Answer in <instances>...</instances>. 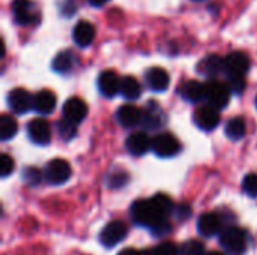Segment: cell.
Here are the masks:
<instances>
[{"mask_svg":"<svg viewBox=\"0 0 257 255\" xmlns=\"http://www.w3.org/2000/svg\"><path fill=\"white\" fill-rule=\"evenodd\" d=\"M126 150L134 156H142L152 147V140L146 132H134L126 138Z\"/></svg>","mask_w":257,"mask_h":255,"instance_id":"9a60e30c","label":"cell"},{"mask_svg":"<svg viewBox=\"0 0 257 255\" xmlns=\"http://www.w3.org/2000/svg\"><path fill=\"white\" fill-rule=\"evenodd\" d=\"M196 2H202V0H196Z\"/></svg>","mask_w":257,"mask_h":255,"instance_id":"ab89813d","label":"cell"},{"mask_svg":"<svg viewBox=\"0 0 257 255\" xmlns=\"http://www.w3.org/2000/svg\"><path fill=\"white\" fill-rule=\"evenodd\" d=\"M167 216L169 213L160 206L155 197H152L151 200H137L131 206L133 221L140 227L149 228L155 237H161L163 234L170 231Z\"/></svg>","mask_w":257,"mask_h":255,"instance_id":"6da1fadb","label":"cell"},{"mask_svg":"<svg viewBox=\"0 0 257 255\" xmlns=\"http://www.w3.org/2000/svg\"><path fill=\"white\" fill-rule=\"evenodd\" d=\"M205 99L209 105L215 107L217 110H223L230 102V89L221 81L209 80L205 84Z\"/></svg>","mask_w":257,"mask_h":255,"instance_id":"3957f363","label":"cell"},{"mask_svg":"<svg viewBox=\"0 0 257 255\" xmlns=\"http://www.w3.org/2000/svg\"><path fill=\"white\" fill-rule=\"evenodd\" d=\"M17 131H18V123L12 116H9V114L0 116V138L3 141L14 138Z\"/></svg>","mask_w":257,"mask_h":255,"instance_id":"484cf974","label":"cell"},{"mask_svg":"<svg viewBox=\"0 0 257 255\" xmlns=\"http://www.w3.org/2000/svg\"><path fill=\"white\" fill-rule=\"evenodd\" d=\"M223 221L217 213H203L197 221V231L205 237H212L221 233Z\"/></svg>","mask_w":257,"mask_h":255,"instance_id":"5bb4252c","label":"cell"},{"mask_svg":"<svg viewBox=\"0 0 257 255\" xmlns=\"http://www.w3.org/2000/svg\"><path fill=\"white\" fill-rule=\"evenodd\" d=\"M74 66V56L71 51H62L59 53L53 60V71L57 74H66Z\"/></svg>","mask_w":257,"mask_h":255,"instance_id":"d4e9b609","label":"cell"},{"mask_svg":"<svg viewBox=\"0 0 257 255\" xmlns=\"http://www.w3.org/2000/svg\"><path fill=\"white\" fill-rule=\"evenodd\" d=\"M8 105L15 114H26L35 107V96L24 89H14L8 95Z\"/></svg>","mask_w":257,"mask_h":255,"instance_id":"30bf717a","label":"cell"},{"mask_svg":"<svg viewBox=\"0 0 257 255\" xmlns=\"http://www.w3.org/2000/svg\"><path fill=\"white\" fill-rule=\"evenodd\" d=\"M27 134L32 143L38 146H47L51 141V129L47 120L33 119L27 123Z\"/></svg>","mask_w":257,"mask_h":255,"instance_id":"8fae6325","label":"cell"},{"mask_svg":"<svg viewBox=\"0 0 257 255\" xmlns=\"http://www.w3.org/2000/svg\"><path fill=\"white\" fill-rule=\"evenodd\" d=\"M14 18L21 26H30L39 21V11L32 0H14Z\"/></svg>","mask_w":257,"mask_h":255,"instance_id":"8992f818","label":"cell"},{"mask_svg":"<svg viewBox=\"0 0 257 255\" xmlns=\"http://www.w3.org/2000/svg\"><path fill=\"white\" fill-rule=\"evenodd\" d=\"M173 213L176 215L178 219H187L191 215V209L187 204H182V206H178Z\"/></svg>","mask_w":257,"mask_h":255,"instance_id":"e575fe53","label":"cell"},{"mask_svg":"<svg viewBox=\"0 0 257 255\" xmlns=\"http://www.w3.org/2000/svg\"><path fill=\"white\" fill-rule=\"evenodd\" d=\"M12 171H14V161L9 155L3 153L0 156V176L8 177Z\"/></svg>","mask_w":257,"mask_h":255,"instance_id":"836d02e7","label":"cell"},{"mask_svg":"<svg viewBox=\"0 0 257 255\" xmlns=\"http://www.w3.org/2000/svg\"><path fill=\"white\" fill-rule=\"evenodd\" d=\"M145 81L148 87L154 92H164L169 87L170 77L163 68H151L145 74Z\"/></svg>","mask_w":257,"mask_h":255,"instance_id":"2e32d148","label":"cell"},{"mask_svg":"<svg viewBox=\"0 0 257 255\" xmlns=\"http://www.w3.org/2000/svg\"><path fill=\"white\" fill-rule=\"evenodd\" d=\"M256 105H257V101H256Z\"/></svg>","mask_w":257,"mask_h":255,"instance_id":"60d3db41","label":"cell"},{"mask_svg":"<svg viewBox=\"0 0 257 255\" xmlns=\"http://www.w3.org/2000/svg\"><path fill=\"white\" fill-rule=\"evenodd\" d=\"M242 189L248 197L257 198V174H247L242 180Z\"/></svg>","mask_w":257,"mask_h":255,"instance_id":"4dcf8cb0","label":"cell"},{"mask_svg":"<svg viewBox=\"0 0 257 255\" xmlns=\"http://www.w3.org/2000/svg\"><path fill=\"white\" fill-rule=\"evenodd\" d=\"M142 125L149 129V131H155L158 128H161L164 125V114L158 107L154 108H148L143 113V119H142Z\"/></svg>","mask_w":257,"mask_h":255,"instance_id":"603a6c76","label":"cell"},{"mask_svg":"<svg viewBox=\"0 0 257 255\" xmlns=\"http://www.w3.org/2000/svg\"><path fill=\"white\" fill-rule=\"evenodd\" d=\"M56 108V95L51 90H41L35 95L33 110L41 114H50Z\"/></svg>","mask_w":257,"mask_h":255,"instance_id":"44dd1931","label":"cell"},{"mask_svg":"<svg viewBox=\"0 0 257 255\" xmlns=\"http://www.w3.org/2000/svg\"><path fill=\"white\" fill-rule=\"evenodd\" d=\"M181 255H205V246L199 240H187L181 246Z\"/></svg>","mask_w":257,"mask_h":255,"instance_id":"83f0119b","label":"cell"},{"mask_svg":"<svg viewBox=\"0 0 257 255\" xmlns=\"http://www.w3.org/2000/svg\"><path fill=\"white\" fill-rule=\"evenodd\" d=\"M152 149L160 158H172L179 153L181 144L178 138L169 132H163L152 140Z\"/></svg>","mask_w":257,"mask_h":255,"instance_id":"52a82bcc","label":"cell"},{"mask_svg":"<svg viewBox=\"0 0 257 255\" xmlns=\"http://www.w3.org/2000/svg\"><path fill=\"white\" fill-rule=\"evenodd\" d=\"M199 72L208 77L209 80L217 78L221 72H224V59L217 54H211L205 57L199 65Z\"/></svg>","mask_w":257,"mask_h":255,"instance_id":"e0dca14e","label":"cell"},{"mask_svg":"<svg viewBox=\"0 0 257 255\" xmlns=\"http://www.w3.org/2000/svg\"><path fill=\"white\" fill-rule=\"evenodd\" d=\"M72 36L78 47L86 48L92 44V41L95 38V29L89 21H78L77 26L74 27Z\"/></svg>","mask_w":257,"mask_h":255,"instance_id":"d6986e66","label":"cell"},{"mask_svg":"<svg viewBox=\"0 0 257 255\" xmlns=\"http://www.w3.org/2000/svg\"><path fill=\"white\" fill-rule=\"evenodd\" d=\"M220 245L229 255H245L247 252V236L238 227H229L220 233Z\"/></svg>","mask_w":257,"mask_h":255,"instance_id":"7a4b0ae2","label":"cell"},{"mask_svg":"<svg viewBox=\"0 0 257 255\" xmlns=\"http://www.w3.org/2000/svg\"><path fill=\"white\" fill-rule=\"evenodd\" d=\"M193 119L197 128H200L202 131H214L218 126L221 117H220V110L208 104V105L199 107Z\"/></svg>","mask_w":257,"mask_h":255,"instance_id":"9c48e42d","label":"cell"},{"mask_svg":"<svg viewBox=\"0 0 257 255\" xmlns=\"http://www.w3.org/2000/svg\"><path fill=\"white\" fill-rule=\"evenodd\" d=\"M57 131L63 140H72L77 135V125L63 119L62 122H57Z\"/></svg>","mask_w":257,"mask_h":255,"instance_id":"4316f807","label":"cell"},{"mask_svg":"<svg viewBox=\"0 0 257 255\" xmlns=\"http://www.w3.org/2000/svg\"><path fill=\"white\" fill-rule=\"evenodd\" d=\"M155 255H179V248L173 242H163L154 248Z\"/></svg>","mask_w":257,"mask_h":255,"instance_id":"1f68e13d","label":"cell"},{"mask_svg":"<svg viewBox=\"0 0 257 255\" xmlns=\"http://www.w3.org/2000/svg\"><path fill=\"white\" fill-rule=\"evenodd\" d=\"M87 116V105L80 98H71L63 104V119L78 125Z\"/></svg>","mask_w":257,"mask_h":255,"instance_id":"7c38bea8","label":"cell"},{"mask_svg":"<svg viewBox=\"0 0 257 255\" xmlns=\"http://www.w3.org/2000/svg\"><path fill=\"white\" fill-rule=\"evenodd\" d=\"M140 255H155L154 248L152 249H145V251H140Z\"/></svg>","mask_w":257,"mask_h":255,"instance_id":"74e56055","label":"cell"},{"mask_svg":"<svg viewBox=\"0 0 257 255\" xmlns=\"http://www.w3.org/2000/svg\"><path fill=\"white\" fill-rule=\"evenodd\" d=\"M117 255H140V251H136L133 248H126V249L120 251Z\"/></svg>","mask_w":257,"mask_h":255,"instance_id":"d590c367","label":"cell"},{"mask_svg":"<svg viewBox=\"0 0 257 255\" xmlns=\"http://www.w3.org/2000/svg\"><path fill=\"white\" fill-rule=\"evenodd\" d=\"M206 255H224L223 252H218V251H212V252H209V254Z\"/></svg>","mask_w":257,"mask_h":255,"instance_id":"f35d334b","label":"cell"},{"mask_svg":"<svg viewBox=\"0 0 257 255\" xmlns=\"http://www.w3.org/2000/svg\"><path fill=\"white\" fill-rule=\"evenodd\" d=\"M227 86L230 92L239 95L245 89V77H227Z\"/></svg>","mask_w":257,"mask_h":255,"instance_id":"d6a6232c","label":"cell"},{"mask_svg":"<svg viewBox=\"0 0 257 255\" xmlns=\"http://www.w3.org/2000/svg\"><path fill=\"white\" fill-rule=\"evenodd\" d=\"M98 89L105 98H113L120 92V80L114 71H102L98 77Z\"/></svg>","mask_w":257,"mask_h":255,"instance_id":"4fadbf2b","label":"cell"},{"mask_svg":"<svg viewBox=\"0 0 257 255\" xmlns=\"http://www.w3.org/2000/svg\"><path fill=\"white\" fill-rule=\"evenodd\" d=\"M250 69V59L245 53L235 51L224 59V72L227 77H245Z\"/></svg>","mask_w":257,"mask_h":255,"instance_id":"ba28073f","label":"cell"},{"mask_svg":"<svg viewBox=\"0 0 257 255\" xmlns=\"http://www.w3.org/2000/svg\"><path fill=\"white\" fill-rule=\"evenodd\" d=\"M128 234V227L122 221L108 222L99 233V243L104 248H114L119 245Z\"/></svg>","mask_w":257,"mask_h":255,"instance_id":"277c9868","label":"cell"},{"mask_svg":"<svg viewBox=\"0 0 257 255\" xmlns=\"http://www.w3.org/2000/svg\"><path fill=\"white\" fill-rule=\"evenodd\" d=\"M245 134H247V125L242 117H233L226 125V135L233 141L242 140Z\"/></svg>","mask_w":257,"mask_h":255,"instance_id":"cb8c5ba5","label":"cell"},{"mask_svg":"<svg viewBox=\"0 0 257 255\" xmlns=\"http://www.w3.org/2000/svg\"><path fill=\"white\" fill-rule=\"evenodd\" d=\"M128 174L125 171H117V173H113L108 176L107 179V185L113 189H117V188H122L128 183Z\"/></svg>","mask_w":257,"mask_h":255,"instance_id":"f546056e","label":"cell"},{"mask_svg":"<svg viewBox=\"0 0 257 255\" xmlns=\"http://www.w3.org/2000/svg\"><path fill=\"white\" fill-rule=\"evenodd\" d=\"M116 119L123 128H134L142 123L143 113L136 105H122L116 113Z\"/></svg>","mask_w":257,"mask_h":255,"instance_id":"ac0fdd59","label":"cell"},{"mask_svg":"<svg viewBox=\"0 0 257 255\" xmlns=\"http://www.w3.org/2000/svg\"><path fill=\"white\" fill-rule=\"evenodd\" d=\"M23 179L26 180L27 185L36 186V185H39L41 180H42V173H41L38 168H35V167H29V168H26V170L23 171Z\"/></svg>","mask_w":257,"mask_h":255,"instance_id":"f1b7e54d","label":"cell"},{"mask_svg":"<svg viewBox=\"0 0 257 255\" xmlns=\"http://www.w3.org/2000/svg\"><path fill=\"white\" fill-rule=\"evenodd\" d=\"M181 96L187 101V102H193L197 104L202 99H205V84L193 80V81H187L182 87H181Z\"/></svg>","mask_w":257,"mask_h":255,"instance_id":"ffe728a7","label":"cell"},{"mask_svg":"<svg viewBox=\"0 0 257 255\" xmlns=\"http://www.w3.org/2000/svg\"><path fill=\"white\" fill-rule=\"evenodd\" d=\"M120 95L128 101H136L142 95V86L134 77H123L120 80Z\"/></svg>","mask_w":257,"mask_h":255,"instance_id":"7402d4cb","label":"cell"},{"mask_svg":"<svg viewBox=\"0 0 257 255\" xmlns=\"http://www.w3.org/2000/svg\"><path fill=\"white\" fill-rule=\"evenodd\" d=\"M71 173H72V170H71V165L68 164V161L57 158L47 164L44 177L50 185H63L65 182L69 180Z\"/></svg>","mask_w":257,"mask_h":255,"instance_id":"5b68a950","label":"cell"},{"mask_svg":"<svg viewBox=\"0 0 257 255\" xmlns=\"http://www.w3.org/2000/svg\"><path fill=\"white\" fill-rule=\"evenodd\" d=\"M92 6H102L107 0H89Z\"/></svg>","mask_w":257,"mask_h":255,"instance_id":"8d00e7d4","label":"cell"}]
</instances>
